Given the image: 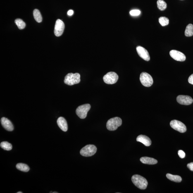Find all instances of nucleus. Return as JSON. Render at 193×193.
Instances as JSON below:
<instances>
[{
  "label": "nucleus",
  "mask_w": 193,
  "mask_h": 193,
  "mask_svg": "<svg viewBox=\"0 0 193 193\" xmlns=\"http://www.w3.org/2000/svg\"><path fill=\"white\" fill-rule=\"evenodd\" d=\"M132 181L136 186L141 189H146L148 185V182L146 178L141 176L135 175L133 176Z\"/></svg>",
  "instance_id": "nucleus-1"
},
{
  "label": "nucleus",
  "mask_w": 193,
  "mask_h": 193,
  "mask_svg": "<svg viewBox=\"0 0 193 193\" xmlns=\"http://www.w3.org/2000/svg\"><path fill=\"white\" fill-rule=\"evenodd\" d=\"M80 75L78 73H69L65 76L64 82L69 86L78 84L80 82Z\"/></svg>",
  "instance_id": "nucleus-2"
},
{
  "label": "nucleus",
  "mask_w": 193,
  "mask_h": 193,
  "mask_svg": "<svg viewBox=\"0 0 193 193\" xmlns=\"http://www.w3.org/2000/svg\"><path fill=\"white\" fill-rule=\"evenodd\" d=\"M122 124L121 119L118 117H115L108 120L107 123V128L109 131H115Z\"/></svg>",
  "instance_id": "nucleus-3"
},
{
  "label": "nucleus",
  "mask_w": 193,
  "mask_h": 193,
  "mask_svg": "<svg viewBox=\"0 0 193 193\" xmlns=\"http://www.w3.org/2000/svg\"><path fill=\"white\" fill-rule=\"evenodd\" d=\"M97 149L96 146L92 144H89L83 148L81 150L80 154L84 157H90L94 155L96 152Z\"/></svg>",
  "instance_id": "nucleus-4"
},
{
  "label": "nucleus",
  "mask_w": 193,
  "mask_h": 193,
  "mask_svg": "<svg viewBox=\"0 0 193 193\" xmlns=\"http://www.w3.org/2000/svg\"><path fill=\"white\" fill-rule=\"evenodd\" d=\"M91 107V105L89 104L81 105L77 108L76 113L80 118H85Z\"/></svg>",
  "instance_id": "nucleus-5"
},
{
  "label": "nucleus",
  "mask_w": 193,
  "mask_h": 193,
  "mask_svg": "<svg viewBox=\"0 0 193 193\" xmlns=\"http://www.w3.org/2000/svg\"><path fill=\"white\" fill-rule=\"evenodd\" d=\"M140 81L141 83L145 87H149L152 85L153 80L152 77L146 72H142L140 76Z\"/></svg>",
  "instance_id": "nucleus-6"
},
{
  "label": "nucleus",
  "mask_w": 193,
  "mask_h": 193,
  "mask_svg": "<svg viewBox=\"0 0 193 193\" xmlns=\"http://www.w3.org/2000/svg\"><path fill=\"white\" fill-rule=\"evenodd\" d=\"M118 76L114 72H109L103 77V80L105 83L107 84H113L118 81Z\"/></svg>",
  "instance_id": "nucleus-7"
},
{
  "label": "nucleus",
  "mask_w": 193,
  "mask_h": 193,
  "mask_svg": "<svg viewBox=\"0 0 193 193\" xmlns=\"http://www.w3.org/2000/svg\"><path fill=\"white\" fill-rule=\"evenodd\" d=\"M170 125L172 128L181 133H184L187 130L185 124L179 120H173L170 122Z\"/></svg>",
  "instance_id": "nucleus-8"
},
{
  "label": "nucleus",
  "mask_w": 193,
  "mask_h": 193,
  "mask_svg": "<svg viewBox=\"0 0 193 193\" xmlns=\"http://www.w3.org/2000/svg\"><path fill=\"white\" fill-rule=\"evenodd\" d=\"M65 28L64 23L61 20H57L55 24L54 33L57 37H59L63 34Z\"/></svg>",
  "instance_id": "nucleus-9"
},
{
  "label": "nucleus",
  "mask_w": 193,
  "mask_h": 193,
  "mask_svg": "<svg viewBox=\"0 0 193 193\" xmlns=\"http://www.w3.org/2000/svg\"><path fill=\"white\" fill-rule=\"evenodd\" d=\"M170 54L171 57L176 61L183 62L185 61L186 59V56L183 53L175 50L171 51Z\"/></svg>",
  "instance_id": "nucleus-10"
},
{
  "label": "nucleus",
  "mask_w": 193,
  "mask_h": 193,
  "mask_svg": "<svg viewBox=\"0 0 193 193\" xmlns=\"http://www.w3.org/2000/svg\"><path fill=\"white\" fill-rule=\"evenodd\" d=\"M136 50L139 57L147 61H149L150 57L149 52L145 48L142 46H138L136 47Z\"/></svg>",
  "instance_id": "nucleus-11"
},
{
  "label": "nucleus",
  "mask_w": 193,
  "mask_h": 193,
  "mask_svg": "<svg viewBox=\"0 0 193 193\" xmlns=\"http://www.w3.org/2000/svg\"><path fill=\"white\" fill-rule=\"evenodd\" d=\"M177 101L181 104L189 105L192 104L193 99L189 96L179 95L177 96Z\"/></svg>",
  "instance_id": "nucleus-12"
},
{
  "label": "nucleus",
  "mask_w": 193,
  "mask_h": 193,
  "mask_svg": "<svg viewBox=\"0 0 193 193\" xmlns=\"http://www.w3.org/2000/svg\"><path fill=\"white\" fill-rule=\"evenodd\" d=\"M1 123L3 127L7 131H12L14 130L12 123L8 119L3 118L1 119Z\"/></svg>",
  "instance_id": "nucleus-13"
},
{
  "label": "nucleus",
  "mask_w": 193,
  "mask_h": 193,
  "mask_svg": "<svg viewBox=\"0 0 193 193\" xmlns=\"http://www.w3.org/2000/svg\"><path fill=\"white\" fill-rule=\"evenodd\" d=\"M58 126L63 131L66 132L68 130V125L66 120L63 117H60L57 120Z\"/></svg>",
  "instance_id": "nucleus-14"
},
{
  "label": "nucleus",
  "mask_w": 193,
  "mask_h": 193,
  "mask_svg": "<svg viewBox=\"0 0 193 193\" xmlns=\"http://www.w3.org/2000/svg\"><path fill=\"white\" fill-rule=\"evenodd\" d=\"M136 140L137 142L142 143L146 146H149L151 144V141L150 139L145 135H139L137 137Z\"/></svg>",
  "instance_id": "nucleus-15"
},
{
  "label": "nucleus",
  "mask_w": 193,
  "mask_h": 193,
  "mask_svg": "<svg viewBox=\"0 0 193 193\" xmlns=\"http://www.w3.org/2000/svg\"><path fill=\"white\" fill-rule=\"evenodd\" d=\"M140 161L143 163L147 165H155L157 163V161L152 158L144 157L140 158Z\"/></svg>",
  "instance_id": "nucleus-16"
},
{
  "label": "nucleus",
  "mask_w": 193,
  "mask_h": 193,
  "mask_svg": "<svg viewBox=\"0 0 193 193\" xmlns=\"http://www.w3.org/2000/svg\"><path fill=\"white\" fill-rule=\"evenodd\" d=\"M166 177L169 180L176 182H180L182 180L181 177L179 176L173 175L170 173L167 174Z\"/></svg>",
  "instance_id": "nucleus-17"
},
{
  "label": "nucleus",
  "mask_w": 193,
  "mask_h": 193,
  "mask_svg": "<svg viewBox=\"0 0 193 193\" xmlns=\"http://www.w3.org/2000/svg\"><path fill=\"white\" fill-rule=\"evenodd\" d=\"M185 35L186 37H191L193 36V25L189 24L186 27L185 32Z\"/></svg>",
  "instance_id": "nucleus-18"
},
{
  "label": "nucleus",
  "mask_w": 193,
  "mask_h": 193,
  "mask_svg": "<svg viewBox=\"0 0 193 193\" xmlns=\"http://www.w3.org/2000/svg\"><path fill=\"white\" fill-rule=\"evenodd\" d=\"M16 168L17 169L23 172H27L30 170V168L27 165L22 163L17 164Z\"/></svg>",
  "instance_id": "nucleus-19"
},
{
  "label": "nucleus",
  "mask_w": 193,
  "mask_h": 193,
  "mask_svg": "<svg viewBox=\"0 0 193 193\" xmlns=\"http://www.w3.org/2000/svg\"><path fill=\"white\" fill-rule=\"evenodd\" d=\"M33 15L34 19L38 23H41L42 22V18L40 11L37 9L34 10Z\"/></svg>",
  "instance_id": "nucleus-20"
},
{
  "label": "nucleus",
  "mask_w": 193,
  "mask_h": 193,
  "mask_svg": "<svg viewBox=\"0 0 193 193\" xmlns=\"http://www.w3.org/2000/svg\"><path fill=\"white\" fill-rule=\"evenodd\" d=\"M1 147L6 151H10L12 149V145L7 142H3L0 144Z\"/></svg>",
  "instance_id": "nucleus-21"
},
{
  "label": "nucleus",
  "mask_w": 193,
  "mask_h": 193,
  "mask_svg": "<svg viewBox=\"0 0 193 193\" xmlns=\"http://www.w3.org/2000/svg\"><path fill=\"white\" fill-rule=\"evenodd\" d=\"M15 23L20 30H23L25 28V23L21 19H16L15 20Z\"/></svg>",
  "instance_id": "nucleus-22"
},
{
  "label": "nucleus",
  "mask_w": 193,
  "mask_h": 193,
  "mask_svg": "<svg viewBox=\"0 0 193 193\" xmlns=\"http://www.w3.org/2000/svg\"><path fill=\"white\" fill-rule=\"evenodd\" d=\"M157 7L161 11H164L167 8L166 3L163 0H158L157 1Z\"/></svg>",
  "instance_id": "nucleus-23"
},
{
  "label": "nucleus",
  "mask_w": 193,
  "mask_h": 193,
  "mask_svg": "<svg viewBox=\"0 0 193 193\" xmlns=\"http://www.w3.org/2000/svg\"><path fill=\"white\" fill-rule=\"evenodd\" d=\"M159 22L162 26H165L169 23V20L166 17H161L159 18Z\"/></svg>",
  "instance_id": "nucleus-24"
},
{
  "label": "nucleus",
  "mask_w": 193,
  "mask_h": 193,
  "mask_svg": "<svg viewBox=\"0 0 193 193\" xmlns=\"http://www.w3.org/2000/svg\"><path fill=\"white\" fill-rule=\"evenodd\" d=\"M130 13L132 16H138L140 15L141 11L138 9L132 10L130 12Z\"/></svg>",
  "instance_id": "nucleus-25"
},
{
  "label": "nucleus",
  "mask_w": 193,
  "mask_h": 193,
  "mask_svg": "<svg viewBox=\"0 0 193 193\" xmlns=\"http://www.w3.org/2000/svg\"><path fill=\"white\" fill-rule=\"evenodd\" d=\"M178 155L181 158H183L185 157L186 154L184 151L182 150H179L178 152Z\"/></svg>",
  "instance_id": "nucleus-26"
},
{
  "label": "nucleus",
  "mask_w": 193,
  "mask_h": 193,
  "mask_svg": "<svg viewBox=\"0 0 193 193\" xmlns=\"http://www.w3.org/2000/svg\"><path fill=\"white\" fill-rule=\"evenodd\" d=\"M187 168L191 171H193V163H191L188 164L187 165Z\"/></svg>",
  "instance_id": "nucleus-27"
},
{
  "label": "nucleus",
  "mask_w": 193,
  "mask_h": 193,
  "mask_svg": "<svg viewBox=\"0 0 193 193\" xmlns=\"http://www.w3.org/2000/svg\"><path fill=\"white\" fill-rule=\"evenodd\" d=\"M188 82L189 83L193 85V74L189 77L188 79Z\"/></svg>",
  "instance_id": "nucleus-28"
},
{
  "label": "nucleus",
  "mask_w": 193,
  "mask_h": 193,
  "mask_svg": "<svg viewBox=\"0 0 193 193\" xmlns=\"http://www.w3.org/2000/svg\"><path fill=\"white\" fill-rule=\"evenodd\" d=\"M74 13V12L72 10H70L67 12V15L69 16H71L73 15Z\"/></svg>",
  "instance_id": "nucleus-29"
},
{
  "label": "nucleus",
  "mask_w": 193,
  "mask_h": 193,
  "mask_svg": "<svg viewBox=\"0 0 193 193\" xmlns=\"http://www.w3.org/2000/svg\"><path fill=\"white\" fill-rule=\"evenodd\" d=\"M17 193H22V192L20 191V192H17Z\"/></svg>",
  "instance_id": "nucleus-30"
},
{
  "label": "nucleus",
  "mask_w": 193,
  "mask_h": 193,
  "mask_svg": "<svg viewBox=\"0 0 193 193\" xmlns=\"http://www.w3.org/2000/svg\"><path fill=\"white\" fill-rule=\"evenodd\" d=\"M52 193H57L58 192H53Z\"/></svg>",
  "instance_id": "nucleus-31"
}]
</instances>
